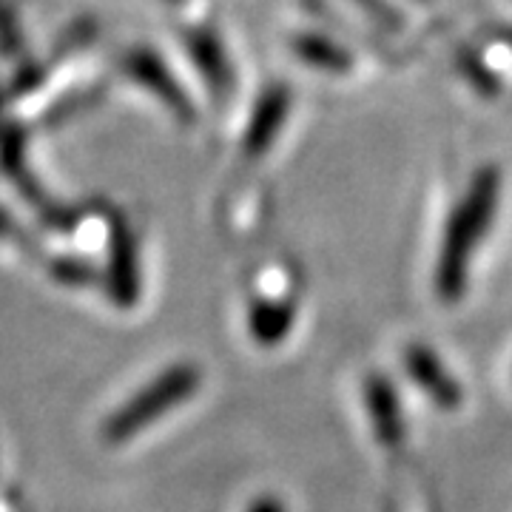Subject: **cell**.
<instances>
[{
	"label": "cell",
	"instance_id": "2",
	"mask_svg": "<svg viewBox=\"0 0 512 512\" xmlns=\"http://www.w3.org/2000/svg\"><path fill=\"white\" fill-rule=\"evenodd\" d=\"M200 387V370L194 365H174L160 373L151 384H146L140 393H134L120 410L111 413V419L103 427V439L109 444H123L143 433L154 421L177 410L180 404L188 402L191 393Z\"/></svg>",
	"mask_w": 512,
	"mask_h": 512
},
{
	"label": "cell",
	"instance_id": "1",
	"mask_svg": "<svg viewBox=\"0 0 512 512\" xmlns=\"http://www.w3.org/2000/svg\"><path fill=\"white\" fill-rule=\"evenodd\" d=\"M501 177L495 168H481L467 197L456 208L453 220L447 225L444 245L439 254V271H436V288L444 299H456L464 291L470 259L476 254L478 242L484 237L487 225L493 222L495 205H498Z\"/></svg>",
	"mask_w": 512,
	"mask_h": 512
},
{
	"label": "cell",
	"instance_id": "6",
	"mask_svg": "<svg viewBox=\"0 0 512 512\" xmlns=\"http://www.w3.org/2000/svg\"><path fill=\"white\" fill-rule=\"evenodd\" d=\"M291 305H256L251 313V330L259 342L271 345L276 339H282L291 325Z\"/></svg>",
	"mask_w": 512,
	"mask_h": 512
},
{
	"label": "cell",
	"instance_id": "8",
	"mask_svg": "<svg viewBox=\"0 0 512 512\" xmlns=\"http://www.w3.org/2000/svg\"><path fill=\"white\" fill-rule=\"evenodd\" d=\"M359 3L365 6L373 18L382 20V23H396V18H393V15H390V9H387V3H382V0H359Z\"/></svg>",
	"mask_w": 512,
	"mask_h": 512
},
{
	"label": "cell",
	"instance_id": "4",
	"mask_svg": "<svg viewBox=\"0 0 512 512\" xmlns=\"http://www.w3.org/2000/svg\"><path fill=\"white\" fill-rule=\"evenodd\" d=\"M128 239L131 237L120 231L114 237V251H111V291L120 305H131L137 299V265Z\"/></svg>",
	"mask_w": 512,
	"mask_h": 512
},
{
	"label": "cell",
	"instance_id": "7",
	"mask_svg": "<svg viewBox=\"0 0 512 512\" xmlns=\"http://www.w3.org/2000/svg\"><path fill=\"white\" fill-rule=\"evenodd\" d=\"M194 55L200 60L202 72L208 77V83L214 86V89H220L225 92L228 86H231V72H228V63H225V57L217 49V43L214 40H205V37H197L194 40Z\"/></svg>",
	"mask_w": 512,
	"mask_h": 512
},
{
	"label": "cell",
	"instance_id": "3",
	"mask_svg": "<svg viewBox=\"0 0 512 512\" xmlns=\"http://www.w3.org/2000/svg\"><path fill=\"white\" fill-rule=\"evenodd\" d=\"M288 114V92L282 89H271L259 100V106L254 111V120H251V128H248V137H245V146L251 154H259L265 151V146L276 137V131L282 126Z\"/></svg>",
	"mask_w": 512,
	"mask_h": 512
},
{
	"label": "cell",
	"instance_id": "5",
	"mask_svg": "<svg viewBox=\"0 0 512 512\" xmlns=\"http://www.w3.org/2000/svg\"><path fill=\"white\" fill-rule=\"evenodd\" d=\"M293 46H296V52H299L302 60H308V63L319 66V69H328V72H345V69H350L348 52L339 49L328 37L305 35L299 37Z\"/></svg>",
	"mask_w": 512,
	"mask_h": 512
},
{
	"label": "cell",
	"instance_id": "9",
	"mask_svg": "<svg viewBox=\"0 0 512 512\" xmlns=\"http://www.w3.org/2000/svg\"><path fill=\"white\" fill-rule=\"evenodd\" d=\"M251 512H282V507L276 504L274 498H262V501H256Z\"/></svg>",
	"mask_w": 512,
	"mask_h": 512
}]
</instances>
